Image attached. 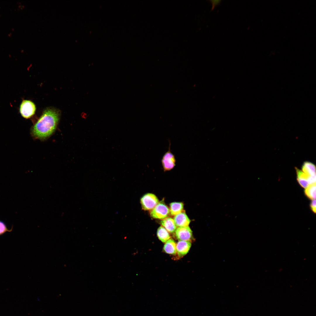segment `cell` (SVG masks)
<instances>
[{
    "label": "cell",
    "mask_w": 316,
    "mask_h": 316,
    "mask_svg": "<svg viewBox=\"0 0 316 316\" xmlns=\"http://www.w3.org/2000/svg\"><path fill=\"white\" fill-rule=\"evenodd\" d=\"M183 204L181 202H173L170 205V212L172 215H176L182 212Z\"/></svg>",
    "instance_id": "obj_13"
},
{
    "label": "cell",
    "mask_w": 316,
    "mask_h": 316,
    "mask_svg": "<svg viewBox=\"0 0 316 316\" xmlns=\"http://www.w3.org/2000/svg\"><path fill=\"white\" fill-rule=\"evenodd\" d=\"M212 4V8L211 10H213L216 7L219 5L221 1V0H209Z\"/></svg>",
    "instance_id": "obj_17"
},
{
    "label": "cell",
    "mask_w": 316,
    "mask_h": 316,
    "mask_svg": "<svg viewBox=\"0 0 316 316\" xmlns=\"http://www.w3.org/2000/svg\"><path fill=\"white\" fill-rule=\"evenodd\" d=\"M59 117L58 110L54 108H47L32 128V135L41 140L49 137L56 130Z\"/></svg>",
    "instance_id": "obj_1"
},
{
    "label": "cell",
    "mask_w": 316,
    "mask_h": 316,
    "mask_svg": "<svg viewBox=\"0 0 316 316\" xmlns=\"http://www.w3.org/2000/svg\"><path fill=\"white\" fill-rule=\"evenodd\" d=\"M161 223L167 231L170 233L174 232L176 229L174 220L171 218H166L162 221Z\"/></svg>",
    "instance_id": "obj_11"
},
{
    "label": "cell",
    "mask_w": 316,
    "mask_h": 316,
    "mask_svg": "<svg viewBox=\"0 0 316 316\" xmlns=\"http://www.w3.org/2000/svg\"><path fill=\"white\" fill-rule=\"evenodd\" d=\"M159 203V201L154 194L148 193L144 195L140 199L142 209L145 210L152 209Z\"/></svg>",
    "instance_id": "obj_4"
},
{
    "label": "cell",
    "mask_w": 316,
    "mask_h": 316,
    "mask_svg": "<svg viewBox=\"0 0 316 316\" xmlns=\"http://www.w3.org/2000/svg\"><path fill=\"white\" fill-rule=\"evenodd\" d=\"M171 143L169 144L168 150L163 155L161 160L164 171H170L173 169L176 165V160L174 155L170 149Z\"/></svg>",
    "instance_id": "obj_2"
},
{
    "label": "cell",
    "mask_w": 316,
    "mask_h": 316,
    "mask_svg": "<svg viewBox=\"0 0 316 316\" xmlns=\"http://www.w3.org/2000/svg\"><path fill=\"white\" fill-rule=\"evenodd\" d=\"M176 238L179 241H190L192 239V232L188 226L178 227L175 231Z\"/></svg>",
    "instance_id": "obj_6"
},
{
    "label": "cell",
    "mask_w": 316,
    "mask_h": 316,
    "mask_svg": "<svg viewBox=\"0 0 316 316\" xmlns=\"http://www.w3.org/2000/svg\"><path fill=\"white\" fill-rule=\"evenodd\" d=\"M302 171L305 174L310 176H316V168L313 163L305 162L302 167Z\"/></svg>",
    "instance_id": "obj_12"
},
{
    "label": "cell",
    "mask_w": 316,
    "mask_h": 316,
    "mask_svg": "<svg viewBox=\"0 0 316 316\" xmlns=\"http://www.w3.org/2000/svg\"><path fill=\"white\" fill-rule=\"evenodd\" d=\"M36 106L32 101L28 100H23L19 107V112L24 118L28 119L32 117L35 114Z\"/></svg>",
    "instance_id": "obj_3"
},
{
    "label": "cell",
    "mask_w": 316,
    "mask_h": 316,
    "mask_svg": "<svg viewBox=\"0 0 316 316\" xmlns=\"http://www.w3.org/2000/svg\"><path fill=\"white\" fill-rule=\"evenodd\" d=\"M297 180L299 184L303 188H306L310 185L307 180L308 175L302 171L296 169Z\"/></svg>",
    "instance_id": "obj_9"
},
{
    "label": "cell",
    "mask_w": 316,
    "mask_h": 316,
    "mask_svg": "<svg viewBox=\"0 0 316 316\" xmlns=\"http://www.w3.org/2000/svg\"><path fill=\"white\" fill-rule=\"evenodd\" d=\"M176 244L172 238H170L167 241L164 245L163 250L165 253L171 255H175L176 253Z\"/></svg>",
    "instance_id": "obj_10"
},
{
    "label": "cell",
    "mask_w": 316,
    "mask_h": 316,
    "mask_svg": "<svg viewBox=\"0 0 316 316\" xmlns=\"http://www.w3.org/2000/svg\"><path fill=\"white\" fill-rule=\"evenodd\" d=\"M316 188V183L310 185L305 188V193L310 199L312 200L315 199Z\"/></svg>",
    "instance_id": "obj_15"
},
{
    "label": "cell",
    "mask_w": 316,
    "mask_h": 316,
    "mask_svg": "<svg viewBox=\"0 0 316 316\" xmlns=\"http://www.w3.org/2000/svg\"><path fill=\"white\" fill-rule=\"evenodd\" d=\"M157 235L159 239L162 242L165 243L170 238V234L167 230L161 226L157 229Z\"/></svg>",
    "instance_id": "obj_14"
},
{
    "label": "cell",
    "mask_w": 316,
    "mask_h": 316,
    "mask_svg": "<svg viewBox=\"0 0 316 316\" xmlns=\"http://www.w3.org/2000/svg\"><path fill=\"white\" fill-rule=\"evenodd\" d=\"M310 206L312 210L315 213L316 212V205L315 199H313L311 203Z\"/></svg>",
    "instance_id": "obj_18"
},
{
    "label": "cell",
    "mask_w": 316,
    "mask_h": 316,
    "mask_svg": "<svg viewBox=\"0 0 316 316\" xmlns=\"http://www.w3.org/2000/svg\"><path fill=\"white\" fill-rule=\"evenodd\" d=\"M169 213L168 207L165 204L161 202L159 203L152 209L150 215L154 218L163 219L167 217Z\"/></svg>",
    "instance_id": "obj_5"
},
{
    "label": "cell",
    "mask_w": 316,
    "mask_h": 316,
    "mask_svg": "<svg viewBox=\"0 0 316 316\" xmlns=\"http://www.w3.org/2000/svg\"><path fill=\"white\" fill-rule=\"evenodd\" d=\"M174 220L176 226L178 227L188 226L190 222L186 213L183 212L175 215Z\"/></svg>",
    "instance_id": "obj_8"
},
{
    "label": "cell",
    "mask_w": 316,
    "mask_h": 316,
    "mask_svg": "<svg viewBox=\"0 0 316 316\" xmlns=\"http://www.w3.org/2000/svg\"><path fill=\"white\" fill-rule=\"evenodd\" d=\"M13 229L12 226L11 229H8L5 223L2 221L0 220V236H1L6 232H11Z\"/></svg>",
    "instance_id": "obj_16"
},
{
    "label": "cell",
    "mask_w": 316,
    "mask_h": 316,
    "mask_svg": "<svg viewBox=\"0 0 316 316\" xmlns=\"http://www.w3.org/2000/svg\"><path fill=\"white\" fill-rule=\"evenodd\" d=\"M191 245L190 241H179L176 244V253L179 257H183L188 252Z\"/></svg>",
    "instance_id": "obj_7"
}]
</instances>
